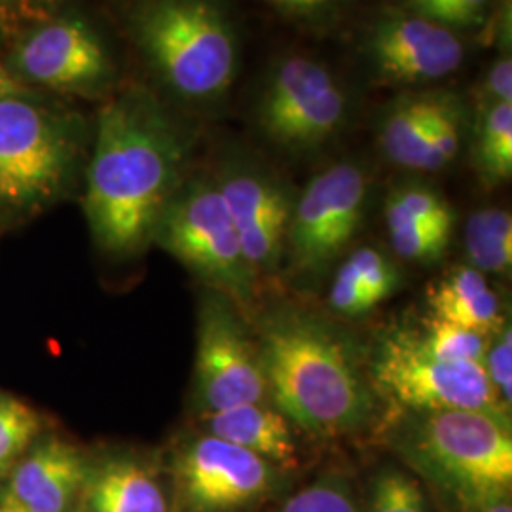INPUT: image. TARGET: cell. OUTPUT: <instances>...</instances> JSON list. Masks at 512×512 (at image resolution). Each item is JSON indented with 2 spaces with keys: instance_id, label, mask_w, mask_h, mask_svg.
<instances>
[{
  "instance_id": "obj_18",
  "label": "cell",
  "mask_w": 512,
  "mask_h": 512,
  "mask_svg": "<svg viewBox=\"0 0 512 512\" xmlns=\"http://www.w3.org/2000/svg\"><path fill=\"white\" fill-rule=\"evenodd\" d=\"M448 95L444 90H410L385 103L376 118V143L387 162L421 171L427 139Z\"/></svg>"
},
{
  "instance_id": "obj_23",
  "label": "cell",
  "mask_w": 512,
  "mask_h": 512,
  "mask_svg": "<svg viewBox=\"0 0 512 512\" xmlns=\"http://www.w3.org/2000/svg\"><path fill=\"white\" fill-rule=\"evenodd\" d=\"M384 217L389 243L403 260L429 266L446 255L454 226L406 219L395 213H384Z\"/></svg>"
},
{
  "instance_id": "obj_12",
  "label": "cell",
  "mask_w": 512,
  "mask_h": 512,
  "mask_svg": "<svg viewBox=\"0 0 512 512\" xmlns=\"http://www.w3.org/2000/svg\"><path fill=\"white\" fill-rule=\"evenodd\" d=\"M361 55L374 82L418 88L461 69L467 46L461 33L410 10H387L366 27Z\"/></svg>"
},
{
  "instance_id": "obj_13",
  "label": "cell",
  "mask_w": 512,
  "mask_h": 512,
  "mask_svg": "<svg viewBox=\"0 0 512 512\" xmlns=\"http://www.w3.org/2000/svg\"><path fill=\"white\" fill-rule=\"evenodd\" d=\"M73 160L61 124L29 101L0 97V200L27 207L52 198Z\"/></svg>"
},
{
  "instance_id": "obj_10",
  "label": "cell",
  "mask_w": 512,
  "mask_h": 512,
  "mask_svg": "<svg viewBox=\"0 0 512 512\" xmlns=\"http://www.w3.org/2000/svg\"><path fill=\"white\" fill-rule=\"evenodd\" d=\"M243 255L256 277L274 274L285 258L296 196L277 171L245 148L228 147L213 171Z\"/></svg>"
},
{
  "instance_id": "obj_26",
  "label": "cell",
  "mask_w": 512,
  "mask_h": 512,
  "mask_svg": "<svg viewBox=\"0 0 512 512\" xmlns=\"http://www.w3.org/2000/svg\"><path fill=\"white\" fill-rule=\"evenodd\" d=\"M42 418L18 397L0 391V482H4L23 454L40 439Z\"/></svg>"
},
{
  "instance_id": "obj_35",
  "label": "cell",
  "mask_w": 512,
  "mask_h": 512,
  "mask_svg": "<svg viewBox=\"0 0 512 512\" xmlns=\"http://www.w3.org/2000/svg\"><path fill=\"white\" fill-rule=\"evenodd\" d=\"M329 304L332 311L344 317H359L365 315L363 310V291L357 275L353 272L348 260L338 268L332 279L329 291Z\"/></svg>"
},
{
  "instance_id": "obj_28",
  "label": "cell",
  "mask_w": 512,
  "mask_h": 512,
  "mask_svg": "<svg viewBox=\"0 0 512 512\" xmlns=\"http://www.w3.org/2000/svg\"><path fill=\"white\" fill-rule=\"evenodd\" d=\"M384 213H395L406 219L423 220L433 224H456L452 203L435 186L425 183L397 184L389 190Z\"/></svg>"
},
{
  "instance_id": "obj_14",
  "label": "cell",
  "mask_w": 512,
  "mask_h": 512,
  "mask_svg": "<svg viewBox=\"0 0 512 512\" xmlns=\"http://www.w3.org/2000/svg\"><path fill=\"white\" fill-rule=\"evenodd\" d=\"M27 78L52 88L93 90L112 78V61L103 42L80 19H61L38 29L18 52Z\"/></svg>"
},
{
  "instance_id": "obj_15",
  "label": "cell",
  "mask_w": 512,
  "mask_h": 512,
  "mask_svg": "<svg viewBox=\"0 0 512 512\" xmlns=\"http://www.w3.org/2000/svg\"><path fill=\"white\" fill-rule=\"evenodd\" d=\"M90 459L71 442L37 440L6 478V494L27 512H76Z\"/></svg>"
},
{
  "instance_id": "obj_2",
  "label": "cell",
  "mask_w": 512,
  "mask_h": 512,
  "mask_svg": "<svg viewBox=\"0 0 512 512\" xmlns=\"http://www.w3.org/2000/svg\"><path fill=\"white\" fill-rule=\"evenodd\" d=\"M268 397L293 425L321 439L355 435L376 416L374 389L348 342L317 315L279 308L256 330Z\"/></svg>"
},
{
  "instance_id": "obj_4",
  "label": "cell",
  "mask_w": 512,
  "mask_h": 512,
  "mask_svg": "<svg viewBox=\"0 0 512 512\" xmlns=\"http://www.w3.org/2000/svg\"><path fill=\"white\" fill-rule=\"evenodd\" d=\"M384 442L433 495L512 490L511 416L486 410H395Z\"/></svg>"
},
{
  "instance_id": "obj_25",
  "label": "cell",
  "mask_w": 512,
  "mask_h": 512,
  "mask_svg": "<svg viewBox=\"0 0 512 512\" xmlns=\"http://www.w3.org/2000/svg\"><path fill=\"white\" fill-rule=\"evenodd\" d=\"M275 512H361V507L351 476L342 469H327L287 495Z\"/></svg>"
},
{
  "instance_id": "obj_7",
  "label": "cell",
  "mask_w": 512,
  "mask_h": 512,
  "mask_svg": "<svg viewBox=\"0 0 512 512\" xmlns=\"http://www.w3.org/2000/svg\"><path fill=\"white\" fill-rule=\"evenodd\" d=\"M374 393L397 410H486L511 416L495 395L482 365L448 363L423 348L414 329L385 330L370 355Z\"/></svg>"
},
{
  "instance_id": "obj_36",
  "label": "cell",
  "mask_w": 512,
  "mask_h": 512,
  "mask_svg": "<svg viewBox=\"0 0 512 512\" xmlns=\"http://www.w3.org/2000/svg\"><path fill=\"white\" fill-rule=\"evenodd\" d=\"M0 512H27L6 492L0 494Z\"/></svg>"
},
{
  "instance_id": "obj_22",
  "label": "cell",
  "mask_w": 512,
  "mask_h": 512,
  "mask_svg": "<svg viewBox=\"0 0 512 512\" xmlns=\"http://www.w3.org/2000/svg\"><path fill=\"white\" fill-rule=\"evenodd\" d=\"M359 507L361 512H431V501L410 469L387 463L370 478Z\"/></svg>"
},
{
  "instance_id": "obj_27",
  "label": "cell",
  "mask_w": 512,
  "mask_h": 512,
  "mask_svg": "<svg viewBox=\"0 0 512 512\" xmlns=\"http://www.w3.org/2000/svg\"><path fill=\"white\" fill-rule=\"evenodd\" d=\"M414 330L423 348L427 349L431 355H435L437 359L448 361V363L482 365L484 353L490 344L488 336L476 330L442 321L433 315L423 319L420 327Z\"/></svg>"
},
{
  "instance_id": "obj_37",
  "label": "cell",
  "mask_w": 512,
  "mask_h": 512,
  "mask_svg": "<svg viewBox=\"0 0 512 512\" xmlns=\"http://www.w3.org/2000/svg\"><path fill=\"white\" fill-rule=\"evenodd\" d=\"M10 92H12V82L8 80V76H6V73H4L2 67H0V97H2V95H10Z\"/></svg>"
},
{
  "instance_id": "obj_5",
  "label": "cell",
  "mask_w": 512,
  "mask_h": 512,
  "mask_svg": "<svg viewBox=\"0 0 512 512\" xmlns=\"http://www.w3.org/2000/svg\"><path fill=\"white\" fill-rule=\"evenodd\" d=\"M357 109L351 88L308 54L279 55L256 82L249 120L258 137L289 156H311L338 141Z\"/></svg>"
},
{
  "instance_id": "obj_6",
  "label": "cell",
  "mask_w": 512,
  "mask_h": 512,
  "mask_svg": "<svg viewBox=\"0 0 512 512\" xmlns=\"http://www.w3.org/2000/svg\"><path fill=\"white\" fill-rule=\"evenodd\" d=\"M152 239L213 291L230 298L241 313L253 308L258 277L243 255L236 226L211 175L181 184Z\"/></svg>"
},
{
  "instance_id": "obj_19",
  "label": "cell",
  "mask_w": 512,
  "mask_h": 512,
  "mask_svg": "<svg viewBox=\"0 0 512 512\" xmlns=\"http://www.w3.org/2000/svg\"><path fill=\"white\" fill-rule=\"evenodd\" d=\"M431 315L492 338L503 327L501 302L486 275L463 264L427 289Z\"/></svg>"
},
{
  "instance_id": "obj_33",
  "label": "cell",
  "mask_w": 512,
  "mask_h": 512,
  "mask_svg": "<svg viewBox=\"0 0 512 512\" xmlns=\"http://www.w3.org/2000/svg\"><path fill=\"white\" fill-rule=\"evenodd\" d=\"M499 103H512L511 54H503L495 59L476 88V112Z\"/></svg>"
},
{
  "instance_id": "obj_32",
  "label": "cell",
  "mask_w": 512,
  "mask_h": 512,
  "mask_svg": "<svg viewBox=\"0 0 512 512\" xmlns=\"http://www.w3.org/2000/svg\"><path fill=\"white\" fill-rule=\"evenodd\" d=\"M275 12L308 25H325L340 18L353 0H260Z\"/></svg>"
},
{
  "instance_id": "obj_21",
  "label": "cell",
  "mask_w": 512,
  "mask_h": 512,
  "mask_svg": "<svg viewBox=\"0 0 512 512\" xmlns=\"http://www.w3.org/2000/svg\"><path fill=\"white\" fill-rule=\"evenodd\" d=\"M467 266L480 274L509 275L512 270V217L503 207L476 209L465 222Z\"/></svg>"
},
{
  "instance_id": "obj_29",
  "label": "cell",
  "mask_w": 512,
  "mask_h": 512,
  "mask_svg": "<svg viewBox=\"0 0 512 512\" xmlns=\"http://www.w3.org/2000/svg\"><path fill=\"white\" fill-rule=\"evenodd\" d=\"M357 275L363 291L365 313L378 308L399 291L401 272L395 262L374 247H359L346 258Z\"/></svg>"
},
{
  "instance_id": "obj_34",
  "label": "cell",
  "mask_w": 512,
  "mask_h": 512,
  "mask_svg": "<svg viewBox=\"0 0 512 512\" xmlns=\"http://www.w3.org/2000/svg\"><path fill=\"white\" fill-rule=\"evenodd\" d=\"M444 512H512V490L433 495Z\"/></svg>"
},
{
  "instance_id": "obj_1",
  "label": "cell",
  "mask_w": 512,
  "mask_h": 512,
  "mask_svg": "<svg viewBox=\"0 0 512 512\" xmlns=\"http://www.w3.org/2000/svg\"><path fill=\"white\" fill-rule=\"evenodd\" d=\"M194 147V128L152 93H122L103 107L84 207L105 251L128 255L154 238Z\"/></svg>"
},
{
  "instance_id": "obj_38",
  "label": "cell",
  "mask_w": 512,
  "mask_h": 512,
  "mask_svg": "<svg viewBox=\"0 0 512 512\" xmlns=\"http://www.w3.org/2000/svg\"><path fill=\"white\" fill-rule=\"evenodd\" d=\"M495 6H497V8H509V6H511V0H495Z\"/></svg>"
},
{
  "instance_id": "obj_30",
  "label": "cell",
  "mask_w": 512,
  "mask_h": 512,
  "mask_svg": "<svg viewBox=\"0 0 512 512\" xmlns=\"http://www.w3.org/2000/svg\"><path fill=\"white\" fill-rule=\"evenodd\" d=\"M494 6L495 0H406L404 8L463 33L482 27Z\"/></svg>"
},
{
  "instance_id": "obj_16",
  "label": "cell",
  "mask_w": 512,
  "mask_h": 512,
  "mask_svg": "<svg viewBox=\"0 0 512 512\" xmlns=\"http://www.w3.org/2000/svg\"><path fill=\"white\" fill-rule=\"evenodd\" d=\"M76 512H177L169 478L150 461L128 454L92 463Z\"/></svg>"
},
{
  "instance_id": "obj_24",
  "label": "cell",
  "mask_w": 512,
  "mask_h": 512,
  "mask_svg": "<svg viewBox=\"0 0 512 512\" xmlns=\"http://www.w3.org/2000/svg\"><path fill=\"white\" fill-rule=\"evenodd\" d=\"M471 128V110L467 101L458 93L450 92L444 109L440 110L431 128L421 160V171L435 173L456 162L471 135Z\"/></svg>"
},
{
  "instance_id": "obj_11",
  "label": "cell",
  "mask_w": 512,
  "mask_h": 512,
  "mask_svg": "<svg viewBox=\"0 0 512 512\" xmlns=\"http://www.w3.org/2000/svg\"><path fill=\"white\" fill-rule=\"evenodd\" d=\"M194 397L202 414L270 401L258 346L243 313L217 291L200 308Z\"/></svg>"
},
{
  "instance_id": "obj_17",
  "label": "cell",
  "mask_w": 512,
  "mask_h": 512,
  "mask_svg": "<svg viewBox=\"0 0 512 512\" xmlns=\"http://www.w3.org/2000/svg\"><path fill=\"white\" fill-rule=\"evenodd\" d=\"M202 431L253 452L289 475L300 467L302 458L293 423L270 401L203 414Z\"/></svg>"
},
{
  "instance_id": "obj_3",
  "label": "cell",
  "mask_w": 512,
  "mask_h": 512,
  "mask_svg": "<svg viewBox=\"0 0 512 512\" xmlns=\"http://www.w3.org/2000/svg\"><path fill=\"white\" fill-rule=\"evenodd\" d=\"M131 35L167 92L188 109L219 112L234 90L241 38L228 0H141Z\"/></svg>"
},
{
  "instance_id": "obj_9",
  "label": "cell",
  "mask_w": 512,
  "mask_h": 512,
  "mask_svg": "<svg viewBox=\"0 0 512 512\" xmlns=\"http://www.w3.org/2000/svg\"><path fill=\"white\" fill-rule=\"evenodd\" d=\"M372 179L365 164L340 160L313 175L296 196L285 256L296 274L315 277L359 234Z\"/></svg>"
},
{
  "instance_id": "obj_20",
  "label": "cell",
  "mask_w": 512,
  "mask_h": 512,
  "mask_svg": "<svg viewBox=\"0 0 512 512\" xmlns=\"http://www.w3.org/2000/svg\"><path fill=\"white\" fill-rule=\"evenodd\" d=\"M473 167L480 183L497 188L512 177V103H499L476 112Z\"/></svg>"
},
{
  "instance_id": "obj_31",
  "label": "cell",
  "mask_w": 512,
  "mask_h": 512,
  "mask_svg": "<svg viewBox=\"0 0 512 512\" xmlns=\"http://www.w3.org/2000/svg\"><path fill=\"white\" fill-rule=\"evenodd\" d=\"M482 368L494 387L497 399L511 410L512 403V330L505 321L503 327L490 338L488 349L482 359Z\"/></svg>"
},
{
  "instance_id": "obj_8",
  "label": "cell",
  "mask_w": 512,
  "mask_h": 512,
  "mask_svg": "<svg viewBox=\"0 0 512 512\" xmlns=\"http://www.w3.org/2000/svg\"><path fill=\"white\" fill-rule=\"evenodd\" d=\"M169 484L177 512H256L285 494L289 473L202 431L173 452Z\"/></svg>"
}]
</instances>
